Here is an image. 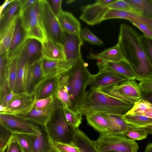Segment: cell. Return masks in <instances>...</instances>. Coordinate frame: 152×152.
<instances>
[{"instance_id":"obj_1","label":"cell","mask_w":152,"mask_h":152,"mask_svg":"<svg viewBox=\"0 0 152 152\" xmlns=\"http://www.w3.org/2000/svg\"><path fill=\"white\" fill-rule=\"evenodd\" d=\"M140 35L132 27L121 24L117 43L123 56L133 69L135 80L141 81L152 78V66L140 43Z\"/></svg>"},{"instance_id":"obj_2","label":"cell","mask_w":152,"mask_h":152,"mask_svg":"<svg viewBox=\"0 0 152 152\" xmlns=\"http://www.w3.org/2000/svg\"><path fill=\"white\" fill-rule=\"evenodd\" d=\"M133 105L90 88L86 91L79 105L78 110L82 115L99 112L123 115Z\"/></svg>"},{"instance_id":"obj_3","label":"cell","mask_w":152,"mask_h":152,"mask_svg":"<svg viewBox=\"0 0 152 152\" xmlns=\"http://www.w3.org/2000/svg\"><path fill=\"white\" fill-rule=\"evenodd\" d=\"M82 57L77 59L65 73L68 78V88L71 106L69 108L80 113L78 107L86 92L87 86L93 75L87 68Z\"/></svg>"},{"instance_id":"obj_4","label":"cell","mask_w":152,"mask_h":152,"mask_svg":"<svg viewBox=\"0 0 152 152\" xmlns=\"http://www.w3.org/2000/svg\"><path fill=\"white\" fill-rule=\"evenodd\" d=\"M49 140L64 143L74 144L75 129L65 120L62 106L54 97V105L50 118L45 127Z\"/></svg>"},{"instance_id":"obj_5","label":"cell","mask_w":152,"mask_h":152,"mask_svg":"<svg viewBox=\"0 0 152 152\" xmlns=\"http://www.w3.org/2000/svg\"><path fill=\"white\" fill-rule=\"evenodd\" d=\"M95 142L99 152H137L139 149L138 144L135 140L124 134L99 133V137Z\"/></svg>"},{"instance_id":"obj_6","label":"cell","mask_w":152,"mask_h":152,"mask_svg":"<svg viewBox=\"0 0 152 152\" xmlns=\"http://www.w3.org/2000/svg\"><path fill=\"white\" fill-rule=\"evenodd\" d=\"M39 1L41 22L48 39L62 44L65 32L62 28L56 16L48 1Z\"/></svg>"},{"instance_id":"obj_7","label":"cell","mask_w":152,"mask_h":152,"mask_svg":"<svg viewBox=\"0 0 152 152\" xmlns=\"http://www.w3.org/2000/svg\"><path fill=\"white\" fill-rule=\"evenodd\" d=\"M0 124L14 134H37L42 132L34 124L13 115L0 114Z\"/></svg>"},{"instance_id":"obj_8","label":"cell","mask_w":152,"mask_h":152,"mask_svg":"<svg viewBox=\"0 0 152 152\" xmlns=\"http://www.w3.org/2000/svg\"><path fill=\"white\" fill-rule=\"evenodd\" d=\"M99 72L93 75L88 86L91 88L97 90L108 86L120 84L127 80L126 78L110 70L97 62Z\"/></svg>"},{"instance_id":"obj_9","label":"cell","mask_w":152,"mask_h":152,"mask_svg":"<svg viewBox=\"0 0 152 152\" xmlns=\"http://www.w3.org/2000/svg\"><path fill=\"white\" fill-rule=\"evenodd\" d=\"M41 58L31 65L28 64L24 83L25 92L27 94H34L39 85L45 79L42 65Z\"/></svg>"},{"instance_id":"obj_10","label":"cell","mask_w":152,"mask_h":152,"mask_svg":"<svg viewBox=\"0 0 152 152\" xmlns=\"http://www.w3.org/2000/svg\"><path fill=\"white\" fill-rule=\"evenodd\" d=\"M36 99L35 94L29 95L24 93L17 94L6 106L4 114L15 115L25 114L33 108Z\"/></svg>"},{"instance_id":"obj_11","label":"cell","mask_w":152,"mask_h":152,"mask_svg":"<svg viewBox=\"0 0 152 152\" xmlns=\"http://www.w3.org/2000/svg\"><path fill=\"white\" fill-rule=\"evenodd\" d=\"M83 42L80 34H70L65 32L62 45L66 60L75 61L82 57L80 48Z\"/></svg>"},{"instance_id":"obj_12","label":"cell","mask_w":152,"mask_h":152,"mask_svg":"<svg viewBox=\"0 0 152 152\" xmlns=\"http://www.w3.org/2000/svg\"><path fill=\"white\" fill-rule=\"evenodd\" d=\"M28 40L18 15L11 44L7 52L8 61L18 55Z\"/></svg>"},{"instance_id":"obj_13","label":"cell","mask_w":152,"mask_h":152,"mask_svg":"<svg viewBox=\"0 0 152 152\" xmlns=\"http://www.w3.org/2000/svg\"><path fill=\"white\" fill-rule=\"evenodd\" d=\"M41 60L42 70L46 77L63 75L70 69L76 61L50 60L42 57Z\"/></svg>"},{"instance_id":"obj_14","label":"cell","mask_w":152,"mask_h":152,"mask_svg":"<svg viewBox=\"0 0 152 152\" xmlns=\"http://www.w3.org/2000/svg\"><path fill=\"white\" fill-rule=\"evenodd\" d=\"M115 86L118 93L132 104L142 98V91L134 80H127Z\"/></svg>"},{"instance_id":"obj_15","label":"cell","mask_w":152,"mask_h":152,"mask_svg":"<svg viewBox=\"0 0 152 152\" xmlns=\"http://www.w3.org/2000/svg\"><path fill=\"white\" fill-rule=\"evenodd\" d=\"M27 41L18 55L16 76L12 91L15 94L25 93V80L28 65L26 53Z\"/></svg>"},{"instance_id":"obj_16","label":"cell","mask_w":152,"mask_h":152,"mask_svg":"<svg viewBox=\"0 0 152 152\" xmlns=\"http://www.w3.org/2000/svg\"><path fill=\"white\" fill-rule=\"evenodd\" d=\"M109 9L95 3L86 5L82 8L80 18L88 25L93 26L102 21L103 16Z\"/></svg>"},{"instance_id":"obj_17","label":"cell","mask_w":152,"mask_h":152,"mask_svg":"<svg viewBox=\"0 0 152 152\" xmlns=\"http://www.w3.org/2000/svg\"><path fill=\"white\" fill-rule=\"evenodd\" d=\"M106 20L120 18L131 21H134L143 24L152 30V18L137 13L135 11L129 12L109 9L105 15Z\"/></svg>"},{"instance_id":"obj_18","label":"cell","mask_w":152,"mask_h":152,"mask_svg":"<svg viewBox=\"0 0 152 152\" xmlns=\"http://www.w3.org/2000/svg\"><path fill=\"white\" fill-rule=\"evenodd\" d=\"M54 105V99L49 106L45 109H39L33 107L27 113L16 115L25 120L45 127L50 118Z\"/></svg>"},{"instance_id":"obj_19","label":"cell","mask_w":152,"mask_h":152,"mask_svg":"<svg viewBox=\"0 0 152 152\" xmlns=\"http://www.w3.org/2000/svg\"><path fill=\"white\" fill-rule=\"evenodd\" d=\"M41 44L42 58L53 60H66L62 44L48 39Z\"/></svg>"},{"instance_id":"obj_20","label":"cell","mask_w":152,"mask_h":152,"mask_svg":"<svg viewBox=\"0 0 152 152\" xmlns=\"http://www.w3.org/2000/svg\"><path fill=\"white\" fill-rule=\"evenodd\" d=\"M61 76L46 77L36 90L34 94L36 99H44L54 95L58 87Z\"/></svg>"},{"instance_id":"obj_21","label":"cell","mask_w":152,"mask_h":152,"mask_svg":"<svg viewBox=\"0 0 152 152\" xmlns=\"http://www.w3.org/2000/svg\"><path fill=\"white\" fill-rule=\"evenodd\" d=\"M98 62L107 69L123 76L128 80H134L135 73L130 64L124 62L108 61L98 60Z\"/></svg>"},{"instance_id":"obj_22","label":"cell","mask_w":152,"mask_h":152,"mask_svg":"<svg viewBox=\"0 0 152 152\" xmlns=\"http://www.w3.org/2000/svg\"><path fill=\"white\" fill-rule=\"evenodd\" d=\"M56 16L65 32L70 34H80L81 30L80 23L71 13L62 10Z\"/></svg>"},{"instance_id":"obj_23","label":"cell","mask_w":152,"mask_h":152,"mask_svg":"<svg viewBox=\"0 0 152 152\" xmlns=\"http://www.w3.org/2000/svg\"><path fill=\"white\" fill-rule=\"evenodd\" d=\"M86 116L88 124L99 133H106L110 129L111 123L105 113L95 112Z\"/></svg>"},{"instance_id":"obj_24","label":"cell","mask_w":152,"mask_h":152,"mask_svg":"<svg viewBox=\"0 0 152 152\" xmlns=\"http://www.w3.org/2000/svg\"><path fill=\"white\" fill-rule=\"evenodd\" d=\"M105 114L111 123V127L109 131L104 133L106 134H124L128 131L137 129L140 127L126 123L123 119L122 115Z\"/></svg>"},{"instance_id":"obj_25","label":"cell","mask_w":152,"mask_h":152,"mask_svg":"<svg viewBox=\"0 0 152 152\" xmlns=\"http://www.w3.org/2000/svg\"><path fill=\"white\" fill-rule=\"evenodd\" d=\"M87 57L90 59L124 62L129 64L123 56L121 48L118 43L114 46L106 49L98 54L89 53Z\"/></svg>"},{"instance_id":"obj_26","label":"cell","mask_w":152,"mask_h":152,"mask_svg":"<svg viewBox=\"0 0 152 152\" xmlns=\"http://www.w3.org/2000/svg\"><path fill=\"white\" fill-rule=\"evenodd\" d=\"M74 144L79 152H99L95 141L91 140L78 128L75 129Z\"/></svg>"},{"instance_id":"obj_27","label":"cell","mask_w":152,"mask_h":152,"mask_svg":"<svg viewBox=\"0 0 152 152\" xmlns=\"http://www.w3.org/2000/svg\"><path fill=\"white\" fill-rule=\"evenodd\" d=\"M20 0H14L0 16V33L2 35L18 14Z\"/></svg>"},{"instance_id":"obj_28","label":"cell","mask_w":152,"mask_h":152,"mask_svg":"<svg viewBox=\"0 0 152 152\" xmlns=\"http://www.w3.org/2000/svg\"><path fill=\"white\" fill-rule=\"evenodd\" d=\"M53 96L63 106L70 107L71 104L68 88V78L66 73L61 76L58 87Z\"/></svg>"},{"instance_id":"obj_29","label":"cell","mask_w":152,"mask_h":152,"mask_svg":"<svg viewBox=\"0 0 152 152\" xmlns=\"http://www.w3.org/2000/svg\"><path fill=\"white\" fill-rule=\"evenodd\" d=\"M32 152H52L48 138L42 132L37 134H31Z\"/></svg>"},{"instance_id":"obj_30","label":"cell","mask_w":152,"mask_h":152,"mask_svg":"<svg viewBox=\"0 0 152 152\" xmlns=\"http://www.w3.org/2000/svg\"><path fill=\"white\" fill-rule=\"evenodd\" d=\"M41 43L34 39H29L27 43L26 53L28 64L31 65L42 57Z\"/></svg>"},{"instance_id":"obj_31","label":"cell","mask_w":152,"mask_h":152,"mask_svg":"<svg viewBox=\"0 0 152 152\" xmlns=\"http://www.w3.org/2000/svg\"><path fill=\"white\" fill-rule=\"evenodd\" d=\"M18 15L19 13L13 20L4 32L0 35V54L7 53L9 50Z\"/></svg>"},{"instance_id":"obj_32","label":"cell","mask_w":152,"mask_h":152,"mask_svg":"<svg viewBox=\"0 0 152 152\" xmlns=\"http://www.w3.org/2000/svg\"><path fill=\"white\" fill-rule=\"evenodd\" d=\"M137 12L152 18L151 0H125Z\"/></svg>"},{"instance_id":"obj_33","label":"cell","mask_w":152,"mask_h":152,"mask_svg":"<svg viewBox=\"0 0 152 152\" xmlns=\"http://www.w3.org/2000/svg\"><path fill=\"white\" fill-rule=\"evenodd\" d=\"M19 16L21 20L23 26L33 19H38L41 20L39 0H37L25 11L19 13Z\"/></svg>"},{"instance_id":"obj_34","label":"cell","mask_w":152,"mask_h":152,"mask_svg":"<svg viewBox=\"0 0 152 152\" xmlns=\"http://www.w3.org/2000/svg\"><path fill=\"white\" fill-rule=\"evenodd\" d=\"M62 106L64 116L66 122L74 128H78L81 123L82 114L74 112L66 106Z\"/></svg>"},{"instance_id":"obj_35","label":"cell","mask_w":152,"mask_h":152,"mask_svg":"<svg viewBox=\"0 0 152 152\" xmlns=\"http://www.w3.org/2000/svg\"><path fill=\"white\" fill-rule=\"evenodd\" d=\"M18 55L8 61L7 66L6 76L10 89L13 91L15 83L17 69Z\"/></svg>"},{"instance_id":"obj_36","label":"cell","mask_w":152,"mask_h":152,"mask_svg":"<svg viewBox=\"0 0 152 152\" xmlns=\"http://www.w3.org/2000/svg\"><path fill=\"white\" fill-rule=\"evenodd\" d=\"M25 31L28 40L35 39L41 44L48 39L43 26L41 24L37 25Z\"/></svg>"},{"instance_id":"obj_37","label":"cell","mask_w":152,"mask_h":152,"mask_svg":"<svg viewBox=\"0 0 152 152\" xmlns=\"http://www.w3.org/2000/svg\"><path fill=\"white\" fill-rule=\"evenodd\" d=\"M152 109V103L141 99L134 103L132 107L126 114L142 115Z\"/></svg>"},{"instance_id":"obj_38","label":"cell","mask_w":152,"mask_h":152,"mask_svg":"<svg viewBox=\"0 0 152 152\" xmlns=\"http://www.w3.org/2000/svg\"><path fill=\"white\" fill-rule=\"evenodd\" d=\"M122 118L127 123L138 127H143L152 123V118L143 115L126 113Z\"/></svg>"},{"instance_id":"obj_39","label":"cell","mask_w":152,"mask_h":152,"mask_svg":"<svg viewBox=\"0 0 152 152\" xmlns=\"http://www.w3.org/2000/svg\"><path fill=\"white\" fill-rule=\"evenodd\" d=\"M14 134L0 124V152H5Z\"/></svg>"},{"instance_id":"obj_40","label":"cell","mask_w":152,"mask_h":152,"mask_svg":"<svg viewBox=\"0 0 152 152\" xmlns=\"http://www.w3.org/2000/svg\"><path fill=\"white\" fill-rule=\"evenodd\" d=\"M31 134H14V137L19 143L23 152H32Z\"/></svg>"},{"instance_id":"obj_41","label":"cell","mask_w":152,"mask_h":152,"mask_svg":"<svg viewBox=\"0 0 152 152\" xmlns=\"http://www.w3.org/2000/svg\"><path fill=\"white\" fill-rule=\"evenodd\" d=\"M49 141L53 152H79L78 148L74 144L58 142L49 140Z\"/></svg>"},{"instance_id":"obj_42","label":"cell","mask_w":152,"mask_h":152,"mask_svg":"<svg viewBox=\"0 0 152 152\" xmlns=\"http://www.w3.org/2000/svg\"><path fill=\"white\" fill-rule=\"evenodd\" d=\"M139 41L147 58L152 66V40L143 34L140 35Z\"/></svg>"},{"instance_id":"obj_43","label":"cell","mask_w":152,"mask_h":152,"mask_svg":"<svg viewBox=\"0 0 152 152\" xmlns=\"http://www.w3.org/2000/svg\"><path fill=\"white\" fill-rule=\"evenodd\" d=\"M80 34L83 41L88 42L92 45L100 46L103 44V41L87 27L81 30Z\"/></svg>"},{"instance_id":"obj_44","label":"cell","mask_w":152,"mask_h":152,"mask_svg":"<svg viewBox=\"0 0 152 152\" xmlns=\"http://www.w3.org/2000/svg\"><path fill=\"white\" fill-rule=\"evenodd\" d=\"M8 62L7 52L0 54V88L7 80L6 72Z\"/></svg>"},{"instance_id":"obj_45","label":"cell","mask_w":152,"mask_h":152,"mask_svg":"<svg viewBox=\"0 0 152 152\" xmlns=\"http://www.w3.org/2000/svg\"><path fill=\"white\" fill-rule=\"evenodd\" d=\"M124 135L128 138L134 140H139L146 138L148 134L142 127L127 131Z\"/></svg>"},{"instance_id":"obj_46","label":"cell","mask_w":152,"mask_h":152,"mask_svg":"<svg viewBox=\"0 0 152 152\" xmlns=\"http://www.w3.org/2000/svg\"><path fill=\"white\" fill-rule=\"evenodd\" d=\"M107 7L110 9L129 12L134 11L125 0H116L114 2L109 5Z\"/></svg>"},{"instance_id":"obj_47","label":"cell","mask_w":152,"mask_h":152,"mask_svg":"<svg viewBox=\"0 0 152 152\" xmlns=\"http://www.w3.org/2000/svg\"><path fill=\"white\" fill-rule=\"evenodd\" d=\"M54 99L53 95L48 97L39 99H36L33 107L36 109H45L49 106L53 102Z\"/></svg>"},{"instance_id":"obj_48","label":"cell","mask_w":152,"mask_h":152,"mask_svg":"<svg viewBox=\"0 0 152 152\" xmlns=\"http://www.w3.org/2000/svg\"><path fill=\"white\" fill-rule=\"evenodd\" d=\"M130 22L140 30L144 36L152 40V30L149 28L145 25L138 22L134 21H131Z\"/></svg>"},{"instance_id":"obj_49","label":"cell","mask_w":152,"mask_h":152,"mask_svg":"<svg viewBox=\"0 0 152 152\" xmlns=\"http://www.w3.org/2000/svg\"><path fill=\"white\" fill-rule=\"evenodd\" d=\"M5 152H23V151L14 136L9 144Z\"/></svg>"},{"instance_id":"obj_50","label":"cell","mask_w":152,"mask_h":152,"mask_svg":"<svg viewBox=\"0 0 152 152\" xmlns=\"http://www.w3.org/2000/svg\"><path fill=\"white\" fill-rule=\"evenodd\" d=\"M139 85L142 91L152 92V78L140 81Z\"/></svg>"},{"instance_id":"obj_51","label":"cell","mask_w":152,"mask_h":152,"mask_svg":"<svg viewBox=\"0 0 152 152\" xmlns=\"http://www.w3.org/2000/svg\"><path fill=\"white\" fill-rule=\"evenodd\" d=\"M49 1L50 2L48 1L53 12L57 16L62 11L61 7L62 0H51Z\"/></svg>"},{"instance_id":"obj_52","label":"cell","mask_w":152,"mask_h":152,"mask_svg":"<svg viewBox=\"0 0 152 152\" xmlns=\"http://www.w3.org/2000/svg\"><path fill=\"white\" fill-rule=\"evenodd\" d=\"M37 0H20L19 13L22 12L28 8Z\"/></svg>"},{"instance_id":"obj_53","label":"cell","mask_w":152,"mask_h":152,"mask_svg":"<svg viewBox=\"0 0 152 152\" xmlns=\"http://www.w3.org/2000/svg\"><path fill=\"white\" fill-rule=\"evenodd\" d=\"M10 92L8 81L7 80L3 86L0 88V104L3 102L6 95Z\"/></svg>"},{"instance_id":"obj_54","label":"cell","mask_w":152,"mask_h":152,"mask_svg":"<svg viewBox=\"0 0 152 152\" xmlns=\"http://www.w3.org/2000/svg\"><path fill=\"white\" fill-rule=\"evenodd\" d=\"M116 0H98L95 2L103 7H107L111 4L114 2Z\"/></svg>"},{"instance_id":"obj_55","label":"cell","mask_w":152,"mask_h":152,"mask_svg":"<svg viewBox=\"0 0 152 152\" xmlns=\"http://www.w3.org/2000/svg\"><path fill=\"white\" fill-rule=\"evenodd\" d=\"M14 1V0H6L4 1L0 6V16L2 14L10 5Z\"/></svg>"},{"instance_id":"obj_56","label":"cell","mask_w":152,"mask_h":152,"mask_svg":"<svg viewBox=\"0 0 152 152\" xmlns=\"http://www.w3.org/2000/svg\"><path fill=\"white\" fill-rule=\"evenodd\" d=\"M142 98L152 103V92H145L142 91Z\"/></svg>"},{"instance_id":"obj_57","label":"cell","mask_w":152,"mask_h":152,"mask_svg":"<svg viewBox=\"0 0 152 152\" xmlns=\"http://www.w3.org/2000/svg\"><path fill=\"white\" fill-rule=\"evenodd\" d=\"M141 127L145 130L148 134H152V123Z\"/></svg>"},{"instance_id":"obj_58","label":"cell","mask_w":152,"mask_h":152,"mask_svg":"<svg viewBox=\"0 0 152 152\" xmlns=\"http://www.w3.org/2000/svg\"><path fill=\"white\" fill-rule=\"evenodd\" d=\"M143 152H152V142L147 144Z\"/></svg>"},{"instance_id":"obj_59","label":"cell","mask_w":152,"mask_h":152,"mask_svg":"<svg viewBox=\"0 0 152 152\" xmlns=\"http://www.w3.org/2000/svg\"><path fill=\"white\" fill-rule=\"evenodd\" d=\"M142 115L152 118V109L148 112L143 114Z\"/></svg>"},{"instance_id":"obj_60","label":"cell","mask_w":152,"mask_h":152,"mask_svg":"<svg viewBox=\"0 0 152 152\" xmlns=\"http://www.w3.org/2000/svg\"><path fill=\"white\" fill-rule=\"evenodd\" d=\"M119 152L112 151H109V152Z\"/></svg>"},{"instance_id":"obj_61","label":"cell","mask_w":152,"mask_h":152,"mask_svg":"<svg viewBox=\"0 0 152 152\" xmlns=\"http://www.w3.org/2000/svg\"></svg>"},{"instance_id":"obj_62","label":"cell","mask_w":152,"mask_h":152,"mask_svg":"<svg viewBox=\"0 0 152 152\" xmlns=\"http://www.w3.org/2000/svg\"></svg>"}]
</instances>
